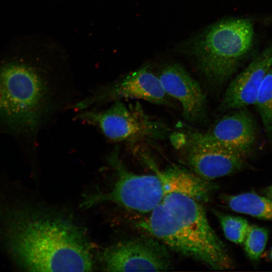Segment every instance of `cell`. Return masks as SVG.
<instances>
[{"instance_id":"3","label":"cell","mask_w":272,"mask_h":272,"mask_svg":"<svg viewBox=\"0 0 272 272\" xmlns=\"http://www.w3.org/2000/svg\"><path fill=\"white\" fill-rule=\"evenodd\" d=\"M54 87L17 42L10 43L0 54V131L34 136L55 108Z\"/></svg>"},{"instance_id":"14","label":"cell","mask_w":272,"mask_h":272,"mask_svg":"<svg viewBox=\"0 0 272 272\" xmlns=\"http://www.w3.org/2000/svg\"><path fill=\"white\" fill-rule=\"evenodd\" d=\"M260 116L266 137L272 140V66L260 86L255 104Z\"/></svg>"},{"instance_id":"13","label":"cell","mask_w":272,"mask_h":272,"mask_svg":"<svg viewBox=\"0 0 272 272\" xmlns=\"http://www.w3.org/2000/svg\"><path fill=\"white\" fill-rule=\"evenodd\" d=\"M225 203L231 210L260 219L272 221V198L253 192L225 196Z\"/></svg>"},{"instance_id":"10","label":"cell","mask_w":272,"mask_h":272,"mask_svg":"<svg viewBox=\"0 0 272 272\" xmlns=\"http://www.w3.org/2000/svg\"><path fill=\"white\" fill-rule=\"evenodd\" d=\"M234 111L223 116L208 131L203 132L218 146L247 158L256 144L254 120L245 108Z\"/></svg>"},{"instance_id":"4","label":"cell","mask_w":272,"mask_h":272,"mask_svg":"<svg viewBox=\"0 0 272 272\" xmlns=\"http://www.w3.org/2000/svg\"><path fill=\"white\" fill-rule=\"evenodd\" d=\"M109 164L116 172V180L111 189L105 193L89 195L83 202L90 207L103 202L117 203L130 210L149 213L168 195L181 193L200 202H207L217 188L188 169L172 165L160 170L151 164L155 171L152 174H137L128 170L115 148L108 157Z\"/></svg>"},{"instance_id":"8","label":"cell","mask_w":272,"mask_h":272,"mask_svg":"<svg viewBox=\"0 0 272 272\" xmlns=\"http://www.w3.org/2000/svg\"><path fill=\"white\" fill-rule=\"evenodd\" d=\"M168 248L146 234L120 241L102 253L100 260L107 271H165L171 268Z\"/></svg>"},{"instance_id":"12","label":"cell","mask_w":272,"mask_h":272,"mask_svg":"<svg viewBox=\"0 0 272 272\" xmlns=\"http://www.w3.org/2000/svg\"><path fill=\"white\" fill-rule=\"evenodd\" d=\"M272 66V43L229 84L221 108L230 110L254 105L262 82Z\"/></svg>"},{"instance_id":"1","label":"cell","mask_w":272,"mask_h":272,"mask_svg":"<svg viewBox=\"0 0 272 272\" xmlns=\"http://www.w3.org/2000/svg\"><path fill=\"white\" fill-rule=\"evenodd\" d=\"M18 225L11 243L22 266L33 271H90L92 246L71 219L47 211L28 214Z\"/></svg>"},{"instance_id":"16","label":"cell","mask_w":272,"mask_h":272,"mask_svg":"<svg viewBox=\"0 0 272 272\" xmlns=\"http://www.w3.org/2000/svg\"><path fill=\"white\" fill-rule=\"evenodd\" d=\"M268 231L264 227L250 225L244 241V249L252 260H257L265 249Z\"/></svg>"},{"instance_id":"18","label":"cell","mask_w":272,"mask_h":272,"mask_svg":"<svg viewBox=\"0 0 272 272\" xmlns=\"http://www.w3.org/2000/svg\"><path fill=\"white\" fill-rule=\"evenodd\" d=\"M271 257L272 258V250H271Z\"/></svg>"},{"instance_id":"7","label":"cell","mask_w":272,"mask_h":272,"mask_svg":"<svg viewBox=\"0 0 272 272\" xmlns=\"http://www.w3.org/2000/svg\"><path fill=\"white\" fill-rule=\"evenodd\" d=\"M170 139L182 162L207 180L233 174L245 165L247 158L218 146L203 132L187 128L171 133Z\"/></svg>"},{"instance_id":"15","label":"cell","mask_w":272,"mask_h":272,"mask_svg":"<svg viewBox=\"0 0 272 272\" xmlns=\"http://www.w3.org/2000/svg\"><path fill=\"white\" fill-rule=\"evenodd\" d=\"M217 216L225 237L235 244L243 243L250 226L247 221L241 217L221 213Z\"/></svg>"},{"instance_id":"11","label":"cell","mask_w":272,"mask_h":272,"mask_svg":"<svg viewBox=\"0 0 272 272\" xmlns=\"http://www.w3.org/2000/svg\"><path fill=\"white\" fill-rule=\"evenodd\" d=\"M158 77L166 94L180 103L185 119L195 122L205 118L206 96L199 83L182 66L169 64L163 67Z\"/></svg>"},{"instance_id":"2","label":"cell","mask_w":272,"mask_h":272,"mask_svg":"<svg viewBox=\"0 0 272 272\" xmlns=\"http://www.w3.org/2000/svg\"><path fill=\"white\" fill-rule=\"evenodd\" d=\"M148 214L136 223L146 234L212 269L232 267L227 248L210 225L200 201L173 193Z\"/></svg>"},{"instance_id":"5","label":"cell","mask_w":272,"mask_h":272,"mask_svg":"<svg viewBox=\"0 0 272 272\" xmlns=\"http://www.w3.org/2000/svg\"><path fill=\"white\" fill-rule=\"evenodd\" d=\"M253 39L250 20L226 19L210 26L196 38L191 52L208 82L219 86L234 73L251 49Z\"/></svg>"},{"instance_id":"17","label":"cell","mask_w":272,"mask_h":272,"mask_svg":"<svg viewBox=\"0 0 272 272\" xmlns=\"http://www.w3.org/2000/svg\"><path fill=\"white\" fill-rule=\"evenodd\" d=\"M266 192L268 196L272 198V185L267 188Z\"/></svg>"},{"instance_id":"6","label":"cell","mask_w":272,"mask_h":272,"mask_svg":"<svg viewBox=\"0 0 272 272\" xmlns=\"http://www.w3.org/2000/svg\"><path fill=\"white\" fill-rule=\"evenodd\" d=\"M77 118L98 127L107 139L114 142L134 144L159 140L170 132L165 123L148 115L138 102L127 104L117 100L105 109L83 111Z\"/></svg>"},{"instance_id":"9","label":"cell","mask_w":272,"mask_h":272,"mask_svg":"<svg viewBox=\"0 0 272 272\" xmlns=\"http://www.w3.org/2000/svg\"><path fill=\"white\" fill-rule=\"evenodd\" d=\"M171 97L165 92L158 76L148 66L133 71L123 78L99 88L77 103L75 108L85 110L124 99H142L162 105H171Z\"/></svg>"}]
</instances>
